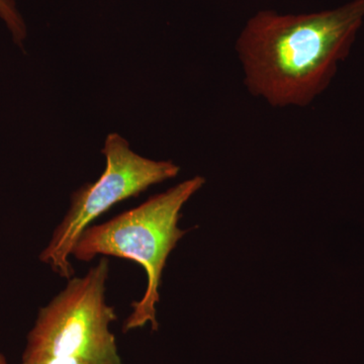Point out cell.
<instances>
[{
  "mask_svg": "<svg viewBox=\"0 0 364 364\" xmlns=\"http://www.w3.org/2000/svg\"><path fill=\"white\" fill-rule=\"evenodd\" d=\"M109 264L98 261L73 277L38 313L21 360L31 364H123L109 329L116 310L107 303Z\"/></svg>",
  "mask_w": 364,
  "mask_h": 364,
  "instance_id": "obj_3",
  "label": "cell"
},
{
  "mask_svg": "<svg viewBox=\"0 0 364 364\" xmlns=\"http://www.w3.org/2000/svg\"><path fill=\"white\" fill-rule=\"evenodd\" d=\"M0 364H9V363H7L6 356H4L2 353H0Z\"/></svg>",
  "mask_w": 364,
  "mask_h": 364,
  "instance_id": "obj_6",
  "label": "cell"
},
{
  "mask_svg": "<svg viewBox=\"0 0 364 364\" xmlns=\"http://www.w3.org/2000/svg\"><path fill=\"white\" fill-rule=\"evenodd\" d=\"M364 23V0L309 14L257 11L236 49L249 92L273 107H309L330 85Z\"/></svg>",
  "mask_w": 364,
  "mask_h": 364,
  "instance_id": "obj_1",
  "label": "cell"
},
{
  "mask_svg": "<svg viewBox=\"0 0 364 364\" xmlns=\"http://www.w3.org/2000/svg\"><path fill=\"white\" fill-rule=\"evenodd\" d=\"M205 183L202 176L191 177L109 221L91 225L78 239L72 252L76 260L88 262L98 255L112 256L134 261L145 270V293L132 303L133 310L124 321V333L148 324L157 331L163 270L170 253L186 234L178 226L181 210Z\"/></svg>",
  "mask_w": 364,
  "mask_h": 364,
  "instance_id": "obj_2",
  "label": "cell"
},
{
  "mask_svg": "<svg viewBox=\"0 0 364 364\" xmlns=\"http://www.w3.org/2000/svg\"><path fill=\"white\" fill-rule=\"evenodd\" d=\"M102 152L105 158V171L97 181L85 184L72 193L68 212L39 256L41 262L66 279L74 277L69 260L73 249L95 220L117 203L174 178L181 171V167L172 161L141 156L117 133L107 136Z\"/></svg>",
  "mask_w": 364,
  "mask_h": 364,
  "instance_id": "obj_4",
  "label": "cell"
},
{
  "mask_svg": "<svg viewBox=\"0 0 364 364\" xmlns=\"http://www.w3.org/2000/svg\"><path fill=\"white\" fill-rule=\"evenodd\" d=\"M0 20L11 33L14 42L23 47L28 36V28L14 0H0Z\"/></svg>",
  "mask_w": 364,
  "mask_h": 364,
  "instance_id": "obj_5",
  "label": "cell"
}]
</instances>
